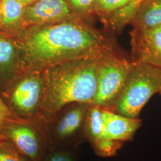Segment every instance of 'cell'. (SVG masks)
I'll list each match as a JSON object with an SVG mask.
<instances>
[{
  "label": "cell",
  "instance_id": "obj_1",
  "mask_svg": "<svg viewBox=\"0 0 161 161\" xmlns=\"http://www.w3.org/2000/svg\"><path fill=\"white\" fill-rule=\"evenodd\" d=\"M18 47L23 61L34 66L103 54L100 35L83 25L66 22L35 30Z\"/></svg>",
  "mask_w": 161,
  "mask_h": 161
},
{
  "label": "cell",
  "instance_id": "obj_2",
  "mask_svg": "<svg viewBox=\"0 0 161 161\" xmlns=\"http://www.w3.org/2000/svg\"><path fill=\"white\" fill-rule=\"evenodd\" d=\"M103 54L86 58L75 67L50 76L37 119L48 123L60 110L73 103L92 104L97 88L99 62Z\"/></svg>",
  "mask_w": 161,
  "mask_h": 161
},
{
  "label": "cell",
  "instance_id": "obj_3",
  "mask_svg": "<svg viewBox=\"0 0 161 161\" xmlns=\"http://www.w3.org/2000/svg\"><path fill=\"white\" fill-rule=\"evenodd\" d=\"M122 91L112 110L131 118H138L144 105L161 88V68L135 61Z\"/></svg>",
  "mask_w": 161,
  "mask_h": 161
},
{
  "label": "cell",
  "instance_id": "obj_4",
  "mask_svg": "<svg viewBox=\"0 0 161 161\" xmlns=\"http://www.w3.org/2000/svg\"><path fill=\"white\" fill-rule=\"evenodd\" d=\"M91 104L73 103L58 112L47 124L50 150L78 149L86 139L84 120Z\"/></svg>",
  "mask_w": 161,
  "mask_h": 161
},
{
  "label": "cell",
  "instance_id": "obj_5",
  "mask_svg": "<svg viewBox=\"0 0 161 161\" xmlns=\"http://www.w3.org/2000/svg\"><path fill=\"white\" fill-rule=\"evenodd\" d=\"M1 138L10 142L30 161H40L50 150L46 124L37 118H22L8 124Z\"/></svg>",
  "mask_w": 161,
  "mask_h": 161
},
{
  "label": "cell",
  "instance_id": "obj_6",
  "mask_svg": "<svg viewBox=\"0 0 161 161\" xmlns=\"http://www.w3.org/2000/svg\"><path fill=\"white\" fill-rule=\"evenodd\" d=\"M134 64L123 58L103 56L98 64L97 92L92 104L112 110L122 91Z\"/></svg>",
  "mask_w": 161,
  "mask_h": 161
},
{
  "label": "cell",
  "instance_id": "obj_7",
  "mask_svg": "<svg viewBox=\"0 0 161 161\" xmlns=\"http://www.w3.org/2000/svg\"><path fill=\"white\" fill-rule=\"evenodd\" d=\"M45 83L37 75H32L8 87L3 92L5 103L12 111L23 119L38 116L44 93Z\"/></svg>",
  "mask_w": 161,
  "mask_h": 161
},
{
  "label": "cell",
  "instance_id": "obj_8",
  "mask_svg": "<svg viewBox=\"0 0 161 161\" xmlns=\"http://www.w3.org/2000/svg\"><path fill=\"white\" fill-rule=\"evenodd\" d=\"M71 14L64 0H37L26 7L20 26L60 22Z\"/></svg>",
  "mask_w": 161,
  "mask_h": 161
},
{
  "label": "cell",
  "instance_id": "obj_9",
  "mask_svg": "<svg viewBox=\"0 0 161 161\" xmlns=\"http://www.w3.org/2000/svg\"><path fill=\"white\" fill-rule=\"evenodd\" d=\"M131 37L136 61L161 68V25L143 31H133Z\"/></svg>",
  "mask_w": 161,
  "mask_h": 161
},
{
  "label": "cell",
  "instance_id": "obj_10",
  "mask_svg": "<svg viewBox=\"0 0 161 161\" xmlns=\"http://www.w3.org/2000/svg\"><path fill=\"white\" fill-rule=\"evenodd\" d=\"M104 121V138L119 142L131 140L135 132L142 125L138 118H131L114 112L102 108Z\"/></svg>",
  "mask_w": 161,
  "mask_h": 161
},
{
  "label": "cell",
  "instance_id": "obj_11",
  "mask_svg": "<svg viewBox=\"0 0 161 161\" xmlns=\"http://www.w3.org/2000/svg\"><path fill=\"white\" fill-rule=\"evenodd\" d=\"M135 31H143L161 25V0H144L130 22Z\"/></svg>",
  "mask_w": 161,
  "mask_h": 161
},
{
  "label": "cell",
  "instance_id": "obj_12",
  "mask_svg": "<svg viewBox=\"0 0 161 161\" xmlns=\"http://www.w3.org/2000/svg\"><path fill=\"white\" fill-rule=\"evenodd\" d=\"M1 32L13 36L20 26L26 6L17 0H1Z\"/></svg>",
  "mask_w": 161,
  "mask_h": 161
},
{
  "label": "cell",
  "instance_id": "obj_13",
  "mask_svg": "<svg viewBox=\"0 0 161 161\" xmlns=\"http://www.w3.org/2000/svg\"><path fill=\"white\" fill-rule=\"evenodd\" d=\"M18 50L13 37L0 31V76H8L15 69Z\"/></svg>",
  "mask_w": 161,
  "mask_h": 161
},
{
  "label": "cell",
  "instance_id": "obj_14",
  "mask_svg": "<svg viewBox=\"0 0 161 161\" xmlns=\"http://www.w3.org/2000/svg\"><path fill=\"white\" fill-rule=\"evenodd\" d=\"M84 128L86 138L92 145L104 139V125L100 107L92 104L90 106L85 117Z\"/></svg>",
  "mask_w": 161,
  "mask_h": 161
},
{
  "label": "cell",
  "instance_id": "obj_15",
  "mask_svg": "<svg viewBox=\"0 0 161 161\" xmlns=\"http://www.w3.org/2000/svg\"><path fill=\"white\" fill-rule=\"evenodd\" d=\"M144 0H130L126 6L106 16L116 29H122L130 23L134 14Z\"/></svg>",
  "mask_w": 161,
  "mask_h": 161
},
{
  "label": "cell",
  "instance_id": "obj_16",
  "mask_svg": "<svg viewBox=\"0 0 161 161\" xmlns=\"http://www.w3.org/2000/svg\"><path fill=\"white\" fill-rule=\"evenodd\" d=\"M122 145V142L104 138L92 146L97 155L102 157H110L116 154Z\"/></svg>",
  "mask_w": 161,
  "mask_h": 161
},
{
  "label": "cell",
  "instance_id": "obj_17",
  "mask_svg": "<svg viewBox=\"0 0 161 161\" xmlns=\"http://www.w3.org/2000/svg\"><path fill=\"white\" fill-rule=\"evenodd\" d=\"M0 161H30L6 139H0Z\"/></svg>",
  "mask_w": 161,
  "mask_h": 161
},
{
  "label": "cell",
  "instance_id": "obj_18",
  "mask_svg": "<svg viewBox=\"0 0 161 161\" xmlns=\"http://www.w3.org/2000/svg\"><path fill=\"white\" fill-rule=\"evenodd\" d=\"M78 150L74 148L50 150L40 161H77Z\"/></svg>",
  "mask_w": 161,
  "mask_h": 161
},
{
  "label": "cell",
  "instance_id": "obj_19",
  "mask_svg": "<svg viewBox=\"0 0 161 161\" xmlns=\"http://www.w3.org/2000/svg\"><path fill=\"white\" fill-rule=\"evenodd\" d=\"M130 0H97L94 13L106 16L123 7Z\"/></svg>",
  "mask_w": 161,
  "mask_h": 161
},
{
  "label": "cell",
  "instance_id": "obj_20",
  "mask_svg": "<svg viewBox=\"0 0 161 161\" xmlns=\"http://www.w3.org/2000/svg\"><path fill=\"white\" fill-rule=\"evenodd\" d=\"M21 119L22 118L16 115L9 108L0 96V139H3L1 138V132L6 125Z\"/></svg>",
  "mask_w": 161,
  "mask_h": 161
},
{
  "label": "cell",
  "instance_id": "obj_21",
  "mask_svg": "<svg viewBox=\"0 0 161 161\" xmlns=\"http://www.w3.org/2000/svg\"><path fill=\"white\" fill-rule=\"evenodd\" d=\"M70 10L80 14L94 13L97 0H64Z\"/></svg>",
  "mask_w": 161,
  "mask_h": 161
},
{
  "label": "cell",
  "instance_id": "obj_22",
  "mask_svg": "<svg viewBox=\"0 0 161 161\" xmlns=\"http://www.w3.org/2000/svg\"><path fill=\"white\" fill-rule=\"evenodd\" d=\"M17 1L22 3L23 4H25L26 6H27L31 4H32V3H34V2H35L37 0H17Z\"/></svg>",
  "mask_w": 161,
  "mask_h": 161
},
{
  "label": "cell",
  "instance_id": "obj_23",
  "mask_svg": "<svg viewBox=\"0 0 161 161\" xmlns=\"http://www.w3.org/2000/svg\"><path fill=\"white\" fill-rule=\"evenodd\" d=\"M2 25V7H1V0H0V31H1Z\"/></svg>",
  "mask_w": 161,
  "mask_h": 161
},
{
  "label": "cell",
  "instance_id": "obj_24",
  "mask_svg": "<svg viewBox=\"0 0 161 161\" xmlns=\"http://www.w3.org/2000/svg\"><path fill=\"white\" fill-rule=\"evenodd\" d=\"M159 92H160V93H161V90H159Z\"/></svg>",
  "mask_w": 161,
  "mask_h": 161
}]
</instances>
